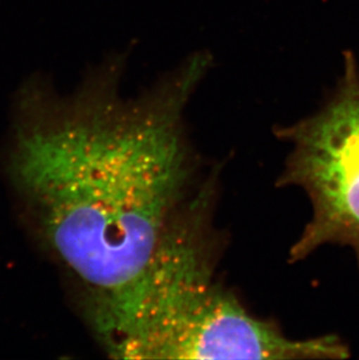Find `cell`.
Returning a JSON list of instances; mask_svg holds the SVG:
<instances>
[{"label": "cell", "instance_id": "obj_1", "mask_svg": "<svg viewBox=\"0 0 359 360\" xmlns=\"http://www.w3.org/2000/svg\"><path fill=\"white\" fill-rule=\"evenodd\" d=\"M209 63L196 56L134 98L119 94L124 62L115 58L68 96L40 72L18 90L14 184L74 281L89 329L132 290L214 175H203L183 117Z\"/></svg>", "mask_w": 359, "mask_h": 360}, {"label": "cell", "instance_id": "obj_2", "mask_svg": "<svg viewBox=\"0 0 359 360\" xmlns=\"http://www.w3.org/2000/svg\"><path fill=\"white\" fill-rule=\"evenodd\" d=\"M217 177L174 221L145 273L92 333L115 359H349L337 335L291 340L217 279Z\"/></svg>", "mask_w": 359, "mask_h": 360}, {"label": "cell", "instance_id": "obj_3", "mask_svg": "<svg viewBox=\"0 0 359 360\" xmlns=\"http://www.w3.org/2000/svg\"><path fill=\"white\" fill-rule=\"evenodd\" d=\"M348 62L339 90L321 111L277 131L293 145L278 184L301 188L313 207L291 262L337 244L353 248L359 269V76Z\"/></svg>", "mask_w": 359, "mask_h": 360}]
</instances>
